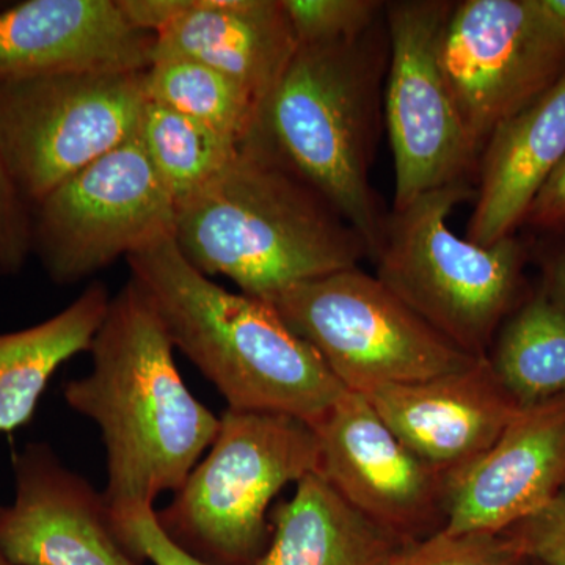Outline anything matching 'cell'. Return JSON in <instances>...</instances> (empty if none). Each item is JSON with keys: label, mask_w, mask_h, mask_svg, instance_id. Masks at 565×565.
<instances>
[{"label": "cell", "mask_w": 565, "mask_h": 565, "mask_svg": "<svg viewBox=\"0 0 565 565\" xmlns=\"http://www.w3.org/2000/svg\"><path fill=\"white\" fill-rule=\"evenodd\" d=\"M150 297L129 280L93 340L92 371L70 381L66 404L92 419L106 448L111 514L178 492L217 437L221 418L193 396Z\"/></svg>", "instance_id": "cell-1"}, {"label": "cell", "mask_w": 565, "mask_h": 565, "mask_svg": "<svg viewBox=\"0 0 565 565\" xmlns=\"http://www.w3.org/2000/svg\"><path fill=\"white\" fill-rule=\"evenodd\" d=\"M126 262L174 349L199 367L228 408L289 415L315 426L345 393L273 305L212 281L185 262L173 237Z\"/></svg>", "instance_id": "cell-2"}, {"label": "cell", "mask_w": 565, "mask_h": 565, "mask_svg": "<svg viewBox=\"0 0 565 565\" xmlns=\"http://www.w3.org/2000/svg\"><path fill=\"white\" fill-rule=\"evenodd\" d=\"M173 241L196 270L230 278L264 302L370 258L363 237L332 204L248 145L178 204Z\"/></svg>", "instance_id": "cell-3"}, {"label": "cell", "mask_w": 565, "mask_h": 565, "mask_svg": "<svg viewBox=\"0 0 565 565\" xmlns=\"http://www.w3.org/2000/svg\"><path fill=\"white\" fill-rule=\"evenodd\" d=\"M299 44L263 99L243 145L262 151L310 185L360 233L373 258L386 214L370 172L377 126L384 40Z\"/></svg>", "instance_id": "cell-4"}, {"label": "cell", "mask_w": 565, "mask_h": 565, "mask_svg": "<svg viewBox=\"0 0 565 565\" xmlns=\"http://www.w3.org/2000/svg\"><path fill=\"white\" fill-rule=\"evenodd\" d=\"M475 199L470 182L423 193L386 214L373 259L386 288L460 351L487 359L505 319L533 288V245L509 236L478 245L457 236L448 217Z\"/></svg>", "instance_id": "cell-5"}, {"label": "cell", "mask_w": 565, "mask_h": 565, "mask_svg": "<svg viewBox=\"0 0 565 565\" xmlns=\"http://www.w3.org/2000/svg\"><path fill=\"white\" fill-rule=\"evenodd\" d=\"M319 470V438L303 419L266 412L221 416L217 437L159 523L192 555L214 565H255L270 539V504Z\"/></svg>", "instance_id": "cell-6"}, {"label": "cell", "mask_w": 565, "mask_h": 565, "mask_svg": "<svg viewBox=\"0 0 565 565\" xmlns=\"http://www.w3.org/2000/svg\"><path fill=\"white\" fill-rule=\"evenodd\" d=\"M267 303L349 393L429 381L478 360L360 267L297 282Z\"/></svg>", "instance_id": "cell-7"}, {"label": "cell", "mask_w": 565, "mask_h": 565, "mask_svg": "<svg viewBox=\"0 0 565 565\" xmlns=\"http://www.w3.org/2000/svg\"><path fill=\"white\" fill-rule=\"evenodd\" d=\"M145 71L0 82V154L31 210L137 136Z\"/></svg>", "instance_id": "cell-8"}, {"label": "cell", "mask_w": 565, "mask_h": 565, "mask_svg": "<svg viewBox=\"0 0 565 565\" xmlns=\"http://www.w3.org/2000/svg\"><path fill=\"white\" fill-rule=\"evenodd\" d=\"M177 202L132 137L32 207V255L55 285H76L173 237Z\"/></svg>", "instance_id": "cell-9"}, {"label": "cell", "mask_w": 565, "mask_h": 565, "mask_svg": "<svg viewBox=\"0 0 565 565\" xmlns=\"http://www.w3.org/2000/svg\"><path fill=\"white\" fill-rule=\"evenodd\" d=\"M446 85L479 154L494 129L565 74V28L544 0L455 2L440 41Z\"/></svg>", "instance_id": "cell-10"}, {"label": "cell", "mask_w": 565, "mask_h": 565, "mask_svg": "<svg viewBox=\"0 0 565 565\" xmlns=\"http://www.w3.org/2000/svg\"><path fill=\"white\" fill-rule=\"evenodd\" d=\"M455 2L385 3L388 79L385 115L394 158V204L401 210L423 193L470 182L479 151L446 85L440 41Z\"/></svg>", "instance_id": "cell-11"}, {"label": "cell", "mask_w": 565, "mask_h": 565, "mask_svg": "<svg viewBox=\"0 0 565 565\" xmlns=\"http://www.w3.org/2000/svg\"><path fill=\"white\" fill-rule=\"evenodd\" d=\"M318 473L403 545L445 526L444 475L392 433L363 394L345 392L321 422Z\"/></svg>", "instance_id": "cell-12"}, {"label": "cell", "mask_w": 565, "mask_h": 565, "mask_svg": "<svg viewBox=\"0 0 565 565\" xmlns=\"http://www.w3.org/2000/svg\"><path fill=\"white\" fill-rule=\"evenodd\" d=\"M14 500L0 508V555L13 565H140L103 492L31 444L13 457Z\"/></svg>", "instance_id": "cell-13"}, {"label": "cell", "mask_w": 565, "mask_h": 565, "mask_svg": "<svg viewBox=\"0 0 565 565\" xmlns=\"http://www.w3.org/2000/svg\"><path fill=\"white\" fill-rule=\"evenodd\" d=\"M565 489V396L522 407L489 449L446 476L449 534H501Z\"/></svg>", "instance_id": "cell-14"}, {"label": "cell", "mask_w": 565, "mask_h": 565, "mask_svg": "<svg viewBox=\"0 0 565 565\" xmlns=\"http://www.w3.org/2000/svg\"><path fill=\"white\" fill-rule=\"evenodd\" d=\"M156 35L118 0H25L0 9V82L150 68Z\"/></svg>", "instance_id": "cell-15"}, {"label": "cell", "mask_w": 565, "mask_h": 565, "mask_svg": "<svg viewBox=\"0 0 565 565\" xmlns=\"http://www.w3.org/2000/svg\"><path fill=\"white\" fill-rule=\"evenodd\" d=\"M364 397L392 433L445 478L484 455L522 408L494 374L489 356Z\"/></svg>", "instance_id": "cell-16"}, {"label": "cell", "mask_w": 565, "mask_h": 565, "mask_svg": "<svg viewBox=\"0 0 565 565\" xmlns=\"http://www.w3.org/2000/svg\"><path fill=\"white\" fill-rule=\"evenodd\" d=\"M297 47L281 0H192L188 13L156 35L152 62L203 63L243 85L262 104Z\"/></svg>", "instance_id": "cell-17"}, {"label": "cell", "mask_w": 565, "mask_h": 565, "mask_svg": "<svg viewBox=\"0 0 565 565\" xmlns=\"http://www.w3.org/2000/svg\"><path fill=\"white\" fill-rule=\"evenodd\" d=\"M565 156V74L541 98L501 122L479 156L467 239L493 245L514 236L539 189Z\"/></svg>", "instance_id": "cell-18"}, {"label": "cell", "mask_w": 565, "mask_h": 565, "mask_svg": "<svg viewBox=\"0 0 565 565\" xmlns=\"http://www.w3.org/2000/svg\"><path fill=\"white\" fill-rule=\"evenodd\" d=\"M269 520V544L255 565H392L403 546L319 473L297 482Z\"/></svg>", "instance_id": "cell-19"}, {"label": "cell", "mask_w": 565, "mask_h": 565, "mask_svg": "<svg viewBox=\"0 0 565 565\" xmlns=\"http://www.w3.org/2000/svg\"><path fill=\"white\" fill-rule=\"evenodd\" d=\"M110 299L103 282H93L61 313L0 333V434L28 426L58 367L90 351Z\"/></svg>", "instance_id": "cell-20"}, {"label": "cell", "mask_w": 565, "mask_h": 565, "mask_svg": "<svg viewBox=\"0 0 565 565\" xmlns=\"http://www.w3.org/2000/svg\"><path fill=\"white\" fill-rule=\"evenodd\" d=\"M489 360L520 407L565 396V308L542 282L505 319Z\"/></svg>", "instance_id": "cell-21"}, {"label": "cell", "mask_w": 565, "mask_h": 565, "mask_svg": "<svg viewBox=\"0 0 565 565\" xmlns=\"http://www.w3.org/2000/svg\"><path fill=\"white\" fill-rule=\"evenodd\" d=\"M137 137L177 206L214 181L243 147L206 122L150 102Z\"/></svg>", "instance_id": "cell-22"}, {"label": "cell", "mask_w": 565, "mask_h": 565, "mask_svg": "<svg viewBox=\"0 0 565 565\" xmlns=\"http://www.w3.org/2000/svg\"><path fill=\"white\" fill-rule=\"evenodd\" d=\"M145 93L148 102L206 122L241 143L259 106L243 85L189 58L152 62L145 71Z\"/></svg>", "instance_id": "cell-23"}, {"label": "cell", "mask_w": 565, "mask_h": 565, "mask_svg": "<svg viewBox=\"0 0 565 565\" xmlns=\"http://www.w3.org/2000/svg\"><path fill=\"white\" fill-rule=\"evenodd\" d=\"M299 44L360 39L377 24L385 2L375 0H281Z\"/></svg>", "instance_id": "cell-24"}, {"label": "cell", "mask_w": 565, "mask_h": 565, "mask_svg": "<svg viewBox=\"0 0 565 565\" xmlns=\"http://www.w3.org/2000/svg\"><path fill=\"white\" fill-rule=\"evenodd\" d=\"M530 561L508 534H449L438 531L403 545L392 565H527Z\"/></svg>", "instance_id": "cell-25"}, {"label": "cell", "mask_w": 565, "mask_h": 565, "mask_svg": "<svg viewBox=\"0 0 565 565\" xmlns=\"http://www.w3.org/2000/svg\"><path fill=\"white\" fill-rule=\"evenodd\" d=\"M114 520L122 544L128 546L140 563L150 561L152 565H214L177 544L159 523L154 505L131 509L125 514L114 515Z\"/></svg>", "instance_id": "cell-26"}, {"label": "cell", "mask_w": 565, "mask_h": 565, "mask_svg": "<svg viewBox=\"0 0 565 565\" xmlns=\"http://www.w3.org/2000/svg\"><path fill=\"white\" fill-rule=\"evenodd\" d=\"M32 256V210L0 154V275H17Z\"/></svg>", "instance_id": "cell-27"}, {"label": "cell", "mask_w": 565, "mask_h": 565, "mask_svg": "<svg viewBox=\"0 0 565 565\" xmlns=\"http://www.w3.org/2000/svg\"><path fill=\"white\" fill-rule=\"evenodd\" d=\"M527 561L565 565V489L533 515L504 531Z\"/></svg>", "instance_id": "cell-28"}, {"label": "cell", "mask_w": 565, "mask_h": 565, "mask_svg": "<svg viewBox=\"0 0 565 565\" xmlns=\"http://www.w3.org/2000/svg\"><path fill=\"white\" fill-rule=\"evenodd\" d=\"M542 247L565 248V156L539 189L522 226Z\"/></svg>", "instance_id": "cell-29"}, {"label": "cell", "mask_w": 565, "mask_h": 565, "mask_svg": "<svg viewBox=\"0 0 565 565\" xmlns=\"http://www.w3.org/2000/svg\"><path fill=\"white\" fill-rule=\"evenodd\" d=\"M118 6L134 28L159 35L188 13L192 0H118Z\"/></svg>", "instance_id": "cell-30"}, {"label": "cell", "mask_w": 565, "mask_h": 565, "mask_svg": "<svg viewBox=\"0 0 565 565\" xmlns=\"http://www.w3.org/2000/svg\"><path fill=\"white\" fill-rule=\"evenodd\" d=\"M533 258L541 264L542 285L565 308V248L537 245Z\"/></svg>", "instance_id": "cell-31"}, {"label": "cell", "mask_w": 565, "mask_h": 565, "mask_svg": "<svg viewBox=\"0 0 565 565\" xmlns=\"http://www.w3.org/2000/svg\"><path fill=\"white\" fill-rule=\"evenodd\" d=\"M546 9L565 28V0H544Z\"/></svg>", "instance_id": "cell-32"}, {"label": "cell", "mask_w": 565, "mask_h": 565, "mask_svg": "<svg viewBox=\"0 0 565 565\" xmlns=\"http://www.w3.org/2000/svg\"><path fill=\"white\" fill-rule=\"evenodd\" d=\"M0 565H13V564H10L9 561L6 559V557L0 555Z\"/></svg>", "instance_id": "cell-33"}, {"label": "cell", "mask_w": 565, "mask_h": 565, "mask_svg": "<svg viewBox=\"0 0 565 565\" xmlns=\"http://www.w3.org/2000/svg\"><path fill=\"white\" fill-rule=\"evenodd\" d=\"M527 565H541V564L533 563V561H530V563H527Z\"/></svg>", "instance_id": "cell-34"}, {"label": "cell", "mask_w": 565, "mask_h": 565, "mask_svg": "<svg viewBox=\"0 0 565 565\" xmlns=\"http://www.w3.org/2000/svg\"><path fill=\"white\" fill-rule=\"evenodd\" d=\"M0 9H2V6H0Z\"/></svg>", "instance_id": "cell-35"}]
</instances>
